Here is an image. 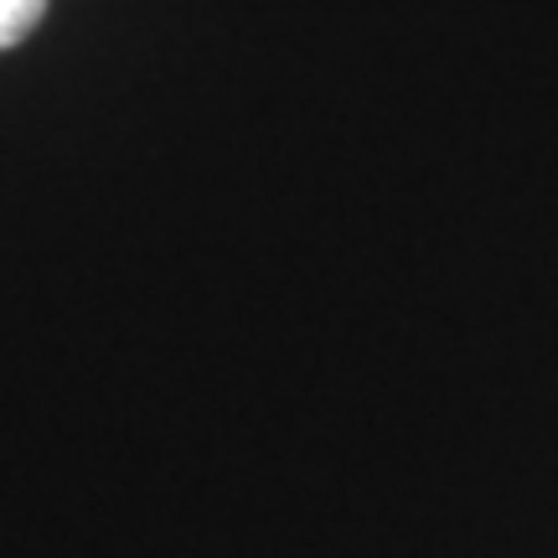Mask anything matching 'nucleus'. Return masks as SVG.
<instances>
[{
	"mask_svg": "<svg viewBox=\"0 0 558 558\" xmlns=\"http://www.w3.org/2000/svg\"><path fill=\"white\" fill-rule=\"evenodd\" d=\"M47 0H0V47H16L21 37L37 32Z\"/></svg>",
	"mask_w": 558,
	"mask_h": 558,
	"instance_id": "1",
	"label": "nucleus"
}]
</instances>
